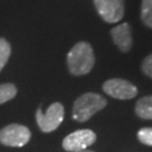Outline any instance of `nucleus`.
I'll use <instances>...</instances> for the list:
<instances>
[{
    "label": "nucleus",
    "instance_id": "nucleus-5",
    "mask_svg": "<svg viewBox=\"0 0 152 152\" xmlns=\"http://www.w3.org/2000/svg\"><path fill=\"white\" fill-rule=\"evenodd\" d=\"M96 133L91 130H78L66 135L62 142V147L68 152H77L86 150L96 141Z\"/></svg>",
    "mask_w": 152,
    "mask_h": 152
},
{
    "label": "nucleus",
    "instance_id": "nucleus-1",
    "mask_svg": "<svg viewBox=\"0 0 152 152\" xmlns=\"http://www.w3.org/2000/svg\"><path fill=\"white\" fill-rule=\"evenodd\" d=\"M68 68L73 76L89 73L95 64V54L90 44L87 42L77 43L66 56Z\"/></svg>",
    "mask_w": 152,
    "mask_h": 152
},
{
    "label": "nucleus",
    "instance_id": "nucleus-9",
    "mask_svg": "<svg viewBox=\"0 0 152 152\" xmlns=\"http://www.w3.org/2000/svg\"><path fill=\"white\" fill-rule=\"evenodd\" d=\"M135 113L143 120H152V96H147L136 103Z\"/></svg>",
    "mask_w": 152,
    "mask_h": 152
},
{
    "label": "nucleus",
    "instance_id": "nucleus-6",
    "mask_svg": "<svg viewBox=\"0 0 152 152\" xmlns=\"http://www.w3.org/2000/svg\"><path fill=\"white\" fill-rule=\"evenodd\" d=\"M94 5L106 23H117L124 16V0H94Z\"/></svg>",
    "mask_w": 152,
    "mask_h": 152
},
{
    "label": "nucleus",
    "instance_id": "nucleus-2",
    "mask_svg": "<svg viewBox=\"0 0 152 152\" xmlns=\"http://www.w3.org/2000/svg\"><path fill=\"white\" fill-rule=\"evenodd\" d=\"M107 105V100L102 96L95 92H87L83 94L79 98H77L73 105V113L72 117L77 122L83 123L88 121L92 115Z\"/></svg>",
    "mask_w": 152,
    "mask_h": 152
},
{
    "label": "nucleus",
    "instance_id": "nucleus-13",
    "mask_svg": "<svg viewBox=\"0 0 152 152\" xmlns=\"http://www.w3.org/2000/svg\"><path fill=\"white\" fill-rule=\"evenodd\" d=\"M137 139L139 141L152 147V127H143L137 132Z\"/></svg>",
    "mask_w": 152,
    "mask_h": 152
},
{
    "label": "nucleus",
    "instance_id": "nucleus-8",
    "mask_svg": "<svg viewBox=\"0 0 152 152\" xmlns=\"http://www.w3.org/2000/svg\"><path fill=\"white\" fill-rule=\"evenodd\" d=\"M112 37L114 43L118 46V49L123 52H129L132 48V31L127 23H123L117 25L112 29Z\"/></svg>",
    "mask_w": 152,
    "mask_h": 152
},
{
    "label": "nucleus",
    "instance_id": "nucleus-10",
    "mask_svg": "<svg viewBox=\"0 0 152 152\" xmlns=\"http://www.w3.org/2000/svg\"><path fill=\"white\" fill-rule=\"evenodd\" d=\"M17 95V88L14 83H1L0 85V105L10 100Z\"/></svg>",
    "mask_w": 152,
    "mask_h": 152
},
{
    "label": "nucleus",
    "instance_id": "nucleus-4",
    "mask_svg": "<svg viewBox=\"0 0 152 152\" xmlns=\"http://www.w3.org/2000/svg\"><path fill=\"white\" fill-rule=\"evenodd\" d=\"M31 135V131L24 125H7L0 130V143L6 147L20 148L27 144Z\"/></svg>",
    "mask_w": 152,
    "mask_h": 152
},
{
    "label": "nucleus",
    "instance_id": "nucleus-15",
    "mask_svg": "<svg viewBox=\"0 0 152 152\" xmlns=\"http://www.w3.org/2000/svg\"><path fill=\"white\" fill-rule=\"evenodd\" d=\"M77 152H94V151H91V150H81V151H77Z\"/></svg>",
    "mask_w": 152,
    "mask_h": 152
},
{
    "label": "nucleus",
    "instance_id": "nucleus-12",
    "mask_svg": "<svg viewBox=\"0 0 152 152\" xmlns=\"http://www.w3.org/2000/svg\"><path fill=\"white\" fill-rule=\"evenodd\" d=\"M10 53V44L8 43V41H6L5 38H0V72L9 60Z\"/></svg>",
    "mask_w": 152,
    "mask_h": 152
},
{
    "label": "nucleus",
    "instance_id": "nucleus-3",
    "mask_svg": "<svg viewBox=\"0 0 152 152\" xmlns=\"http://www.w3.org/2000/svg\"><path fill=\"white\" fill-rule=\"evenodd\" d=\"M64 117V107L60 103H53L50 106L46 113L38 108L36 112V122L38 127L44 133H49L56 130Z\"/></svg>",
    "mask_w": 152,
    "mask_h": 152
},
{
    "label": "nucleus",
    "instance_id": "nucleus-7",
    "mask_svg": "<svg viewBox=\"0 0 152 152\" xmlns=\"http://www.w3.org/2000/svg\"><path fill=\"white\" fill-rule=\"evenodd\" d=\"M103 90L116 99H132L137 95V88L124 79H110L103 85Z\"/></svg>",
    "mask_w": 152,
    "mask_h": 152
},
{
    "label": "nucleus",
    "instance_id": "nucleus-11",
    "mask_svg": "<svg viewBox=\"0 0 152 152\" xmlns=\"http://www.w3.org/2000/svg\"><path fill=\"white\" fill-rule=\"evenodd\" d=\"M141 18L148 27L152 28V0H142Z\"/></svg>",
    "mask_w": 152,
    "mask_h": 152
},
{
    "label": "nucleus",
    "instance_id": "nucleus-14",
    "mask_svg": "<svg viewBox=\"0 0 152 152\" xmlns=\"http://www.w3.org/2000/svg\"><path fill=\"white\" fill-rule=\"evenodd\" d=\"M142 71L147 75L148 77L152 78V54L148 55L142 63Z\"/></svg>",
    "mask_w": 152,
    "mask_h": 152
}]
</instances>
